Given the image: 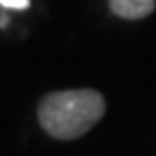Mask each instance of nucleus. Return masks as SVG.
Listing matches in <instances>:
<instances>
[{"label": "nucleus", "mask_w": 156, "mask_h": 156, "mask_svg": "<svg viewBox=\"0 0 156 156\" xmlns=\"http://www.w3.org/2000/svg\"><path fill=\"white\" fill-rule=\"evenodd\" d=\"M106 102L95 89H65L41 98L37 117L41 128L54 139H78L102 119Z\"/></svg>", "instance_id": "nucleus-1"}, {"label": "nucleus", "mask_w": 156, "mask_h": 156, "mask_svg": "<svg viewBox=\"0 0 156 156\" xmlns=\"http://www.w3.org/2000/svg\"><path fill=\"white\" fill-rule=\"evenodd\" d=\"M108 7L117 17L143 20L156 9V0H108Z\"/></svg>", "instance_id": "nucleus-2"}, {"label": "nucleus", "mask_w": 156, "mask_h": 156, "mask_svg": "<svg viewBox=\"0 0 156 156\" xmlns=\"http://www.w3.org/2000/svg\"><path fill=\"white\" fill-rule=\"evenodd\" d=\"M0 5H2L5 9H17V11H24V9H28L30 0H0Z\"/></svg>", "instance_id": "nucleus-3"}, {"label": "nucleus", "mask_w": 156, "mask_h": 156, "mask_svg": "<svg viewBox=\"0 0 156 156\" xmlns=\"http://www.w3.org/2000/svg\"><path fill=\"white\" fill-rule=\"evenodd\" d=\"M7 26V15H0V28Z\"/></svg>", "instance_id": "nucleus-4"}]
</instances>
